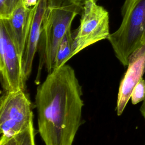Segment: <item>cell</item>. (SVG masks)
Listing matches in <instances>:
<instances>
[{
    "mask_svg": "<svg viewBox=\"0 0 145 145\" xmlns=\"http://www.w3.org/2000/svg\"><path fill=\"white\" fill-rule=\"evenodd\" d=\"M0 73L4 91H25L27 79L22 62L2 19H0Z\"/></svg>",
    "mask_w": 145,
    "mask_h": 145,
    "instance_id": "obj_6",
    "label": "cell"
},
{
    "mask_svg": "<svg viewBox=\"0 0 145 145\" xmlns=\"http://www.w3.org/2000/svg\"><path fill=\"white\" fill-rule=\"evenodd\" d=\"M140 113H141L142 116L143 117V118L145 120V99L143 101V103L140 108Z\"/></svg>",
    "mask_w": 145,
    "mask_h": 145,
    "instance_id": "obj_15",
    "label": "cell"
},
{
    "mask_svg": "<svg viewBox=\"0 0 145 145\" xmlns=\"http://www.w3.org/2000/svg\"><path fill=\"white\" fill-rule=\"evenodd\" d=\"M22 0H0V19L8 18Z\"/></svg>",
    "mask_w": 145,
    "mask_h": 145,
    "instance_id": "obj_11",
    "label": "cell"
},
{
    "mask_svg": "<svg viewBox=\"0 0 145 145\" xmlns=\"http://www.w3.org/2000/svg\"><path fill=\"white\" fill-rule=\"evenodd\" d=\"M33 117L31 103L24 90L4 91L0 104V142L27 130L33 124Z\"/></svg>",
    "mask_w": 145,
    "mask_h": 145,
    "instance_id": "obj_4",
    "label": "cell"
},
{
    "mask_svg": "<svg viewBox=\"0 0 145 145\" xmlns=\"http://www.w3.org/2000/svg\"><path fill=\"white\" fill-rule=\"evenodd\" d=\"M119 28L108 38L115 56L124 66L130 56L145 45V0H125Z\"/></svg>",
    "mask_w": 145,
    "mask_h": 145,
    "instance_id": "obj_3",
    "label": "cell"
},
{
    "mask_svg": "<svg viewBox=\"0 0 145 145\" xmlns=\"http://www.w3.org/2000/svg\"><path fill=\"white\" fill-rule=\"evenodd\" d=\"M23 1V0H22Z\"/></svg>",
    "mask_w": 145,
    "mask_h": 145,
    "instance_id": "obj_17",
    "label": "cell"
},
{
    "mask_svg": "<svg viewBox=\"0 0 145 145\" xmlns=\"http://www.w3.org/2000/svg\"><path fill=\"white\" fill-rule=\"evenodd\" d=\"M47 5L48 0H39L32 8L31 22L22 59L23 70L27 80L31 75L33 59L39 48Z\"/></svg>",
    "mask_w": 145,
    "mask_h": 145,
    "instance_id": "obj_8",
    "label": "cell"
},
{
    "mask_svg": "<svg viewBox=\"0 0 145 145\" xmlns=\"http://www.w3.org/2000/svg\"><path fill=\"white\" fill-rule=\"evenodd\" d=\"M17 145H36L33 124L16 135Z\"/></svg>",
    "mask_w": 145,
    "mask_h": 145,
    "instance_id": "obj_12",
    "label": "cell"
},
{
    "mask_svg": "<svg viewBox=\"0 0 145 145\" xmlns=\"http://www.w3.org/2000/svg\"><path fill=\"white\" fill-rule=\"evenodd\" d=\"M74 3H78L79 5H80L82 6H83L84 4L88 1H89V0H70ZM93 1H97L98 0H93Z\"/></svg>",
    "mask_w": 145,
    "mask_h": 145,
    "instance_id": "obj_16",
    "label": "cell"
},
{
    "mask_svg": "<svg viewBox=\"0 0 145 145\" xmlns=\"http://www.w3.org/2000/svg\"><path fill=\"white\" fill-rule=\"evenodd\" d=\"M38 1L39 0H23V4L25 7L31 8L37 4Z\"/></svg>",
    "mask_w": 145,
    "mask_h": 145,
    "instance_id": "obj_14",
    "label": "cell"
},
{
    "mask_svg": "<svg viewBox=\"0 0 145 145\" xmlns=\"http://www.w3.org/2000/svg\"><path fill=\"white\" fill-rule=\"evenodd\" d=\"M32 8L25 7L23 2H22L8 18L0 19L3 20L6 25L8 35L15 45L22 62L31 22Z\"/></svg>",
    "mask_w": 145,
    "mask_h": 145,
    "instance_id": "obj_9",
    "label": "cell"
},
{
    "mask_svg": "<svg viewBox=\"0 0 145 145\" xmlns=\"http://www.w3.org/2000/svg\"><path fill=\"white\" fill-rule=\"evenodd\" d=\"M145 99V80L142 78L134 88L131 95L133 104L135 105Z\"/></svg>",
    "mask_w": 145,
    "mask_h": 145,
    "instance_id": "obj_13",
    "label": "cell"
},
{
    "mask_svg": "<svg viewBox=\"0 0 145 145\" xmlns=\"http://www.w3.org/2000/svg\"><path fill=\"white\" fill-rule=\"evenodd\" d=\"M82 8L83 6L70 0H48L39 45V72L44 65L48 73L53 70L59 45Z\"/></svg>",
    "mask_w": 145,
    "mask_h": 145,
    "instance_id": "obj_2",
    "label": "cell"
},
{
    "mask_svg": "<svg viewBox=\"0 0 145 145\" xmlns=\"http://www.w3.org/2000/svg\"><path fill=\"white\" fill-rule=\"evenodd\" d=\"M74 35L69 29L62 39L57 49L54 69H57L63 65L72 57Z\"/></svg>",
    "mask_w": 145,
    "mask_h": 145,
    "instance_id": "obj_10",
    "label": "cell"
},
{
    "mask_svg": "<svg viewBox=\"0 0 145 145\" xmlns=\"http://www.w3.org/2000/svg\"><path fill=\"white\" fill-rule=\"evenodd\" d=\"M82 86L69 65L48 73L38 86V130L45 145H72L82 121Z\"/></svg>",
    "mask_w": 145,
    "mask_h": 145,
    "instance_id": "obj_1",
    "label": "cell"
},
{
    "mask_svg": "<svg viewBox=\"0 0 145 145\" xmlns=\"http://www.w3.org/2000/svg\"><path fill=\"white\" fill-rule=\"evenodd\" d=\"M80 25L73 33L72 57L92 44L108 39L110 35L108 11L93 0L83 6Z\"/></svg>",
    "mask_w": 145,
    "mask_h": 145,
    "instance_id": "obj_5",
    "label": "cell"
},
{
    "mask_svg": "<svg viewBox=\"0 0 145 145\" xmlns=\"http://www.w3.org/2000/svg\"><path fill=\"white\" fill-rule=\"evenodd\" d=\"M127 66V70L120 82L118 92L116 105L118 116H121L123 113L131 99L134 88L145 72V45L131 54Z\"/></svg>",
    "mask_w": 145,
    "mask_h": 145,
    "instance_id": "obj_7",
    "label": "cell"
}]
</instances>
